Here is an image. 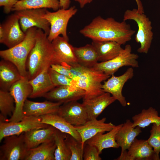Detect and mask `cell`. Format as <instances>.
Returning a JSON list of instances; mask_svg holds the SVG:
<instances>
[{
	"instance_id": "obj_22",
	"label": "cell",
	"mask_w": 160,
	"mask_h": 160,
	"mask_svg": "<svg viewBox=\"0 0 160 160\" xmlns=\"http://www.w3.org/2000/svg\"><path fill=\"white\" fill-rule=\"evenodd\" d=\"M121 124L116 125L108 132L100 133L90 139L85 143L95 146L100 154L102 151L109 148H118L119 147L116 140V135L123 125Z\"/></svg>"
},
{
	"instance_id": "obj_15",
	"label": "cell",
	"mask_w": 160,
	"mask_h": 160,
	"mask_svg": "<svg viewBox=\"0 0 160 160\" xmlns=\"http://www.w3.org/2000/svg\"><path fill=\"white\" fill-rule=\"evenodd\" d=\"M86 94L83 89L75 86L55 87L47 93L44 97L50 101L62 104L78 101Z\"/></svg>"
},
{
	"instance_id": "obj_32",
	"label": "cell",
	"mask_w": 160,
	"mask_h": 160,
	"mask_svg": "<svg viewBox=\"0 0 160 160\" xmlns=\"http://www.w3.org/2000/svg\"><path fill=\"white\" fill-rule=\"evenodd\" d=\"M15 109L14 98L9 91L0 89V122L6 121L10 117Z\"/></svg>"
},
{
	"instance_id": "obj_6",
	"label": "cell",
	"mask_w": 160,
	"mask_h": 160,
	"mask_svg": "<svg viewBox=\"0 0 160 160\" xmlns=\"http://www.w3.org/2000/svg\"><path fill=\"white\" fill-rule=\"evenodd\" d=\"M77 9L75 6L67 9H59L54 12L47 10L42 16L49 23L50 29L47 38L51 42L58 36H62L68 41L67 28L70 19L77 12Z\"/></svg>"
},
{
	"instance_id": "obj_2",
	"label": "cell",
	"mask_w": 160,
	"mask_h": 160,
	"mask_svg": "<svg viewBox=\"0 0 160 160\" xmlns=\"http://www.w3.org/2000/svg\"><path fill=\"white\" fill-rule=\"evenodd\" d=\"M58 63L52 43L47 35L38 28L35 44L30 52L26 62L28 77L31 79L53 64Z\"/></svg>"
},
{
	"instance_id": "obj_40",
	"label": "cell",
	"mask_w": 160,
	"mask_h": 160,
	"mask_svg": "<svg viewBox=\"0 0 160 160\" xmlns=\"http://www.w3.org/2000/svg\"><path fill=\"white\" fill-rule=\"evenodd\" d=\"M60 8L67 9L69 8L71 1L70 0H59Z\"/></svg>"
},
{
	"instance_id": "obj_24",
	"label": "cell",
	"mask_w": 160,
	"mask_h": 160,
	"mask_svg": "<svg viewBox=\"0 0 160 160\" xmlns=\"http://www.w3.org/2000/svg\"><path fill=\"white\" fill-rule=\"evenodd\" d=\"M56 129L49 125L46 127L34 129L24 132L25 141L27 148L29 149L36 148L54 138Z\"/></svg>"
},
{
	"instance_id": "obj_21",
	"label": "cell",
	"mask_w": 160,
	"mask_h": 160,
	"mask_svg": "<svg viewBox=\"0 0 160 160\" xmlns=\"http://www.w3.org/2000/svg\"><path fill=\"white\" fill-rule=\"evenodd\" d=\"M49 68H46L35 77L29 80L32 89L29 97H44L47 93L55 87L48 72Z\"/></svg>"
},
{
	"instance_id": "obj_4",
	"label": "cell",
	"mask_w": 160,
	"mask_h": 160,
	"mask_svg": "<svg viewBox=\"0 0 160 160\" xmlns=\"http://www.w3.org/2000/svg\"><path fill=\"white\" fill-rule=\"evenodd\" d=\"M38 28L36 27L29 28L25 33L24 39L21 42L11 48L0 51V57L14 64L22 77H28L27 60L35 44Z\"/></svg>"
},
{
	"instance_id": "obj_3",
	"label": "cell",
	"mask_w": 160,
	"mask_h": 160,
	"mask_svg": "<svg viewBox=\"0 0 160 160\" xmlns=\"http://www.w3.org/2000/svg\"><path fill=\"white\" fill-rule=\"evenodd\" d=\"M67 67L73 75V79L77 87L83 89L86 94L83 100L91 98L104 93L102 82L110 76L97 71L92 68L83 66L78 63L68 64L62 63Z\"/></svg>"
},
{
	"instance_id": "obj_1",
	"label": "cell",
	"mask_w": 160,
	"mask_h": 160,
	"mask_svg": "<svg viewBox=\"0 0 160 160\" xmlns=\"http://www.w3.org/2000/svg\"><path fill=\"white\" fill-rule=\"evenodd\" d=\"M80 32L92 41H114L122 45L131 40L135 31L126 21L119 22L111 17L104 19L98 16Z\"/></svg>"
},
{
	"instance_id": "obj_25",
	"label": "cell",
	"mask_w": 160,
	"mask_h": 160,
	"mask_svg": "<svg viewBox=\"0 0 160 160\" xmlns=\"http://www.w3.org/2000/svg\"><path fill=\"white\" fill-rule=\"evenodd\" d=\"M141 128L132 127V122L127 119L123 124L116 136V141L121 148V153L129 148L136 137L141 132Z\"/></svg>"
},
{
	"instance_id": "obj_28",
	"label": "cell",
	"mask_w": 160,
	"mask_h": 160,
	"mask_svg": "<svg viewBox=\"0 0 160 160\" xmlns=\"http://www.w3.org/2000/svg\"><path fill=\"white\" fill-rule=\"evenodd\" d=\"M56 145L54 138L29 149L25 160H55Z\"/></svg>"
},
{
	"instance_id": "obj_12",
	"label": "cell",
	"mask_w": 160,
	"mask_h": 160,
	"mask_svg": "<svg viewBox=\"0 0 160 160\" xmlns=\"http://www.w3.org/2000/svg\"><path fill=\"white\" fill-rule=\"evenodd\" d=\"M47 10L45 8L26 9L15 11V13L19 17L21 28L24 32L30 28L36 27L42 29L48 36L50 24L42 17Z\"/></svg>"
},
{
	"instance_id": "obj_18",
	"label": "cell",
	"mask_w": 160,
	"mask_h": 160,
	"mask_svg": "<svg viewBox=\"0 0 160 160\" xmlns=\"http://www.w3.org/2000/svg\"><path fill=\"white\" fill-rule=\"evenodd\" d=\"M62 104L51 101L36 102L27 99L24 104L23 112L24 116H40L48 114H57Z\"/></svg>"
},
{
	"instance_id": "obj_33",
	"label": "cell",
	"mask_w": 160,
	"mask_h": 160,
	"mask_svg": "<svg viewBox=\"0 0 160 160\" xmlns=\"http://www.w3.org/2000/svg\"><path fill=\"white\" fill-rule=\"evenodd\" d=\"M67 134L56 129L54 140L56 145L55 153V160H70L71 153L65 141Z\"/></svg>"
},
{
	"instance_id": "obj_17",
	"label": "cell",
	"mask_w": 160,
	"mask_h": 160,
	"mask_svg": "<svg viewBox=\"0 0 160 160\" xmlns=\"http://www.w3.org/2000/svg\"><path fill=\"white\" fill-rule=\"evenodd\" d=\"M116 100L107 92L90 98L83 100L88 120L97 119L105 109Z\"/></svg>"
},
{
	"instance_id": "obj_9",
	"label": "cell",
	"mask_w": 160,
	"mask_h": 160,
	"mask_svg": "<svg viewBox=\"0 0 160 160\" xmlns=\"http://www.w3.org/2000/svg\"><path fill=\"white\" fill-rule=\"evenodd\" d=\"M24 133L4 138L3 143L0 147V160H25L29 149L25 143Z\"/></svg>"
},
{
	"instance_id": "obj_42",
	"label": "cell",
	"mask_w": 160,
	"mask_h": 160,
	"mask_svg": "<svg viewBox=\"0 0 160 160\" xmlns=\"http://www.w3.org/2000/svg\"><path fill=\"white\" fill-rule=\"evenodd\" d=\"M137 5V10L140 13H144L142 3L140 0H135Z\"/></svg>"
},
{
	"instance_id": "obj_5",
	"label": "cell",
	"mask_w": 160,
	"mask_h": 160,
	"mask_svg": "<svg viewBox=\"0 0 160 160\" xmlns=\"http://www.w3.org/2000/svg\"><path fill=\"white\" fill-rule=\"evenodd\" d=\"M133 20L138 26V30L135 36L136 41L140 44L137 52L147 54L150 49L153 39L151 22L144 14L139 12L137 9H127L124 13L123 20Z\"/></svg>"
},
{
	"instance_id": "obj_26",
	"label": "cell",
	"mask_w": 160,
	"mask_h": 160,
	"mask_svg": "<svg viewBox=\"0 0 160 160\" xmlns=\"http://www.w3.org/2000/svg\"><path fill=\"white\" fill-rule=\"evenodd\" d=\"M92 44L95 48L100 62L111 60L119 55L124 48L121 45L111 41H92Z\"/></svg>"
},
{
	"instance_id": "obj_11",
	"label": "cell",
	"mask_w": 160,
	"mask_h": 160,
	"mask_svg": "<svg viewBox=\"0 0 160 160\" xmlns=\"http://www.w3.org/2000/svg\"><path fill=\"white\" fill-rule=\"evenodd\" d=\"M25 33L21 29L17 15L12 14L0 25V43L11 48L21 42Z\"/></svg>"
},
{
	"instance_id": "obj_14",
	"label": "cell",
	"mask_w": 160,
	"mask_h": 160,
	"mask_svg": "<svg viewBox=\"0 0 160 160\" xmlns=\"http://www.w3.org/2000/svg\"><path fill=\"white\" fill-rule=\"evenodd\" d=\"M57 114L74 126L83 125L88 121L87 112L84 105L77 101L62 104Z\"/></svg>"
},
{
	"instance_id": "obj_10",
	"label": "cell",
	"mask_w": 160,
	"mask_h": 160,
	"mask_svg": "<svg viewBox=\"0 0 160 160\" xmlns=\"http://www.w3.org/2000/svg\"><path fill=\"white\" fill-rule=\"evenodd\" d=\"M29 80L27 77H22L10 88L9 91L15 100V109L12 116L6 121L18 122L22 120L25 116L23 112L24 104L32 92Z\"/></svg>"
},
{
	"instance_id": "obj_19",
	"label": "cell",
	"mask_w": 160,
	"mask_h": 160,
	"mask_svg": "<svg viewBox=\"0 0 160 160\" xmlns=\"http://www.w3.org/2000/svg\"><path fill=\"white\" fill-rule=\"evenodd\" d=\"M130 160H159V155L155 152L147 140L136 138L128 149Z\"/></svg>"
},
{
	"instance_id": "obj_34",
	"label": "cell",
	"mask_w": 160,
	"mask_h": 160,
	"mask_svg": "<svg viewBox=\"0 0 160 160\" xmlns=\"http://www.w3.org/2000/svg\"><path fill=\"white\" fill-rule=\"evenodd\" d=\"M65 141L71 153L70 160H83L84 148L81 142L77 140L70 135L67 134Z\"/></svg>"
},
{
	"instance_id": "obj_35",
	"label": "cell",
	"mask_w": 160,
	"mask_h": 160,
	"mask_svg": "<svg viewBox=\"0 0 160 160\" xmlns=\"http://www.w3.org/2000/svg\"><path fill=\"white\" fill-rule=\"evenodd\" d=\"M48 72L52 81L55 87L75 86H76L75 81L72 79L61 74L50 67Z\"/></svg>"
},
{
	"instance_id": "obj_23",
	"label": "cell",
	"mask_w": 160,
	"mask_h": 160,
	"mask_svg": "<svg viewBox=\"0 0 160 160\" xmlns=\"http://www.w3.org/2000/svg\"><path fill=\"white\" fill-rule=\"evenodd\" d=\"M16 66L3 59L0 62V89L9 91L12 86L22 77Z\"/></svg>"
},
{
	"instance_id": "obj_38",
	"label": "cell",
	"mask_w": 160,
	"mask_h": 160,
	"mask_svg": "<svg viewBox=\"0 0 160 160\" xmlns=\"http://www.w3.org/2000/svg\"><path fill=\"white\" fill-rule=\"evenodd\" d=\"M50 67L59 73L73 79V75L69 69L65 66L60 64L55 63L52 64Z\"/></svg>"
},
{
	"instance_id": "obj_30",
	"label": "cell",
	"mask_w": 160,
	"mask_h": 160,
	"mask_svg": "<svg viewBox=\"0 0 160 160\" xmlns=\"http://www.w3.org/2000/svg\"><path fill=\"white\" fill-rule=\"evenodd\" d=\"M60 8L59 0H20L12 11L26 9L50 8L56 11Z\"/></svg>"
},
{
	"instance_id": "obj_29",
	"label": "cell",
	"mask_w": 160,
	"mask_h": 160,
	"mask_svg": "<svg viewBox=\"0 0 160 160\" xmlns=\"http://www.w3.org/2000/svg\"><path fill=\"white\" fill-rule=\"evenodd\" d=\"M73 49L78 63L83 66L92 68L99 61L97 52L92 44L73 47Z\"/></svg>"
},
{
	"instance_id": "obj_16",
	"label": "cell",
	"mask_w": 160,
	"mask_h": 160,
	"mask_svg": "<svg viewBox=\"0 0 160 160\" xmlns=\"http://www.w3.org/2000/svg\"><path fill=\"white\" fill-rule=\"evenodd\" d=\"M106 120L105 117L100 120L96 119L88 120L83 125L74 126L80 136L83 148L87 140L98 133L108 132L116 126L111 122L105 123Z\"/></svg>"
},
{
	"instance_id": "obj_8",
	"label": "cell",
	"mask_w": 160,
	"mask_h": 160,
	"mask_svg": "<svg viewBox=\"0 0 160 160\" xmlns=\"http://www.w3.org/2000/svg\"><path fill=\"white\" fill-rule=\"evenodd\" d=\"M49 125L41 122L40 116H25L17 122H0V142L6 137L19 135L34 129L48 127Z\"/></svg>"
},
{
	"instance_id": "obj_41",
	"label": "cell",
	"mask_w": 160,
	"mask_h": 160,
	"mask_svg": "<svg viewBox=\"0 0 160 160\" xmlns=\"http://www.w3.org/2000/svg\"><path fill=\"white\" fill-rule=\"evenodd\" d=\"M78 2L81 8H83L87 4L91 2L93 0H73Z\"/></svg>"
},
{
	"instance_id": "obj_13",
	"label": "cell",
	"mask_w": 160,
	"mask_h": 160,
	"mask_svg": "<svg viewBox=\"0 0 160 160\" xmlns=\"http://www.w3.org/2000/svg\"><path fill=\"white\" fill-rule=\"evenodd\" d=\"M134 75V70L132 67L121 75L116 76L113 75L106 81H104L102 84V89L103 92L110 94L122 106L125 107L127 102L122 95V89L126 82L132 79Z\"/></svg>"
},
{
	"instance_id": "obj_36",
	"label": "cell",
	"mask_w": 160,
	"mask_h": 160,
	"mask_svg": "<svg viewBox=\"0 0 160 160\" xmlns=\"http://www.w3.org/2000/svg\"><path fill=\"white\" fill-rule=\"evenodd\" d=\"M150 133V136L147 141L156 153L159 155L160 153V124H153Z\"/></svg>"
},
{
	"instance_id": "obj_20",
	"label": "cell",
	"mask_w": 160,
	"mask_h": 160,
	"mask_svg": "<svg viewBox=\"0 0 160 160\" xmlns=\"http://www.w3.org/2000/svg\"><path fill=\"white\" fill-rule=\"evenodd\" d=\"M63 37L58 36L51 42L56 58L59 64L71 65L78 63L73 47Z\"/></svg>"
},
{
	"instance_id": "obj_27",
	"label": "cell",
	"mask_w": 160,
	"mask_h": 160,
	"mask_svg": "<svg viewBox=\"0 0 160 160\" xmlns=\"http://www.w3.org/2000/svg\"><path fill=\"white\" fill-rule=\"evenodd\" d=\"M40 117L42 123L52 126L63 132L70 135L81 143L80 136L74 126L58 114H48Z\"/></svg>"
},
{
	"instance_id": "obj_37",
	"label": "cell",
	"mask_w": 160,
	"mask_h": 160,
	"mask_svg": "<svg viewBox=\"0 0 160 160\" xmlns=\"http://www.w3.org/2000/svg\"><path fill=\"white\" fill-rule=\"evenodd\" d=\"M97 149L94 146L85 143L83 158L84 160H101Z\"/></svg>"
},
{
	"instance_id": "obj_31",
	"label": "cell",
	"mask_w": 160,
	"mask_h": 160,
	"mask_svg": "<svg viewBox=\"0 0 160 160\" xmlns=\"http://www.w3.org/2000/svg\"><path fill=\"white\" fill-rule=\"evenodd\" d=\"M132 119L134 127L138 126L144 128L151 124H160V116L158 115V112L151 107L143 109L140 113L132 116Z\"/></svg>"
},
{
	"instance_id": "obj_7",
	"label": "cell",
	"mask_w": 160,
	"mask_h": 160,
	"mask_svg": "<svg viewBox=\"0 0 160 160\" xmlns=\"http://www.w3.org/2000/svg\"><path fill=\"white\" fill-rule=\"evenodd\" d=\"M138 57L137 54L132 53L131 45L127 44L117 56L106 61L97 63L92 68L110 76L123 66L138 67L139 64L137 59Z\"/></svg>"
},
{
	"instance_id": "obj_39",
	"label": "cell",
	"mask_w": 160,
	"mask_h": 160,
	"mask_svg": "<svg viewBox=\"0 0 160 160\" xmlns=\"http://www.w3.org/2000/svg\"><path fill=\"white\" fill-rule=\"evenodd\" d=\"M20 0H0V6L3 7L4 13L8 14L12 10L14 6Z\"/></svg>"
}]
</instances>
